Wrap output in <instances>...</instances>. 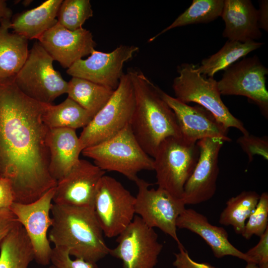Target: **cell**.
<instances>
[{
	"label": "cell",
	"mask_w": 268,
	"mask_h": 268,
	"mask_svg": "<svg viewBox=\"0 0 268 268\" xmlns=\"http://www.w3.org/2000/svg\"><path fill=\"white\" fill-rule=\"evenodd\" d=\"M14 79L0 80V176L11 181L15 201L30 203L56 187L49 170L47 104L25 95Z\"/></svg>",
	"instance_id": "6da1fadb"
},
{
	"label": "cell",
	"mask_w": 268,
	"mask_h": 268,
	"mask_svg": "<svg viewBox=\"0 0 268 268\" xmlns=\"http://www.w3.org/2000/svg\"><path fill=\"white\" fill-rule=\"evenodd\" d=\"M135 94V107L130 126L138 143L154 157L160 144L171 136H182L176 115L162 98L159 87L139 68L131 67Z\"/></svg>",
	"instance_id": "7a4b0ae2"
},
{
	"label": "cell",
	"mask_w": 268,
	"mask_h": 268,
	"mask_svg": "<svg viewBox=\"0 0 268 268\" xmlns=\"http://www.w3.org/2000/svg\"><path fill=\"white\" fill-rule=\"evenodd\" d=\"M51 212L53 224L48 238L54 247L94 264L109 254L94 207L53 203Z\"/></svg>",
	"instance_id": "3957f363"
},
{
	"label": "cell",
	"mask_w": 268,
	"mask_h": 268,
	"mask_svg": "<svg viewBox=\"0 0 268 268\" xmlns=\"http://www.w3.org/2000/svg\"><path fill=\"white\" fill-rule=\"evenodd\" d=\"M103 171L119 172L134 181L142 170H153V158L143 150L130 125L112 137L81 151Z\"/></svg>",
	"instance_id": "277c9868"
},
{
	"label": "cell",
	"mask_w": 268,
	"mask_h": 268,
	"mask_svg": "<svg viewBox=\"0 0 268 268\" xmlns=\"http://www.w3.org/2000/svg\"><path fill=\"white\" fill-rule=\"evenodd\" d=\"M199 154L197 142L182 136L164 139L153 157L158 188L181 199L185 185L196 167Z\"/></svg>",
	"instance_id": "5b68a950"
},
{
	"label": "cell",
	"mask_w": 268,
	"mask_h": 268,
	"mask_svg": "<svg viewBox=\"0 0 268 268\" xmlns=\"http://www.w3.org/2000/svg\"><path fill=\"white\" fill-rule=\"evenodd\" d=\"M193 64L178 66L179 75L173 80L172 88L175 98L185 103H196L210 112L225 127L234 128L243 134L249 133L243 123L234 116L224 104L213 77L202 75Z\"/></svg>",
	"instance_id": "8992f818"
},
{
	"label": "cell",
	"mask_w": 268,
	"mask_h": 268,
	"mask_svg": "<svg viewBox=\"0 0 268 268\" xmlns=\"http://www.w3.org/2000/svg\"><path fill=\"white\" fill-rule=\"evenodd\" d=\"M134 107V88L127 72L106 104L83 128L79 137L82 151L112 137L130 124Z\"/></svg>",
	"instance_id": "52a82bcc"
},
{
	"label": "cell",
	"mask_w": 268,
	"mask_h": 268,
	"mask_svg": "<svg viewBox=\"0 0 268 268\" xmlns=\"http://www.w3.org/2000/svg\"><path fill=\"white\" fill-rule=\"evenodd\" d=\"M53 59L39 42L33 45L23 66L14 78L17 87L28 97L45 104L67 93L68 82L53 67Z\"/></svg>",
	"instance_id": "ba28073f"
},
{
	"label": "cell",
	"mask_w": 268,
	"mask_h": 268,
	"mask_svg": "<svg viewBox=\"0 0 268 268\" xmlns=\"http://www.w3.org/2000/svg\"><path fill=\"white\" fill-rule=\"evenodd\" d=\"M135 197L115 178L104 175L96 191L94 209L103 234L118 236L135 216Z\"/></svg>",
	"instance_id": "9c48e42d"
},
{
	"label": "cell",
	"mask_w": 268,
	"mask_h": 268,
	"mask_svg": "<svg viewBox=\"0 0 268 268\" xmlns=\"http://www.w3.org/2000/svg\"><path fill=\"white\" fill-rule=\"evenodd\" d=\"M135 212L149 227L157 228L173 238L178 248L184 247L177 236V220L186 208L181 199L158 188L149 189L150 184L137 177Z\"/></svg>",
	"instance_id": "30bf717a"
},
{
	"label": "cell",
	"mask_w": 268,
	"mask_h": 268,
	"mask_svg": "<svg viewBox=\"0 0 268 268\" xmlns=\"http://www.w3.org/2000/svg\"><path fill=\"white\" fill-rule=\"evenodd\" d=\"M268 69L255 55L232 64L224 70L217 82L222 95L246 97L259 107L262 115L268 118V91L266 88Z\"/></svg>",
	"instance_id": "8fae6325"
},
{
	"label": "cell",
	"mask_w": 268,
	"mask_h": 268,
	"mask_svg": "<svg viewBox=\"0 0 268 268\" xmlns=\"http://www.w3.org/2000/svg\"><path fill=\"white\" fill-rule=\"evenodd\" d=\"M118 244L109 254L121 260L124 268H154L163 246L153 228L135 215L118 236Z\"/></svg>",
	"instance_id": "7c38bea8"
},
{
	"label": "cell",
	"mask_w": 268,
	"mask_h": 268,
	"mask_svg": "<svg viewBox=\"0 0 268 268\" xmlns=\"http://www.w3.org/2000/svg\"><path fill=\"white\" fill-rule=\"evenodd\" d=\"M55 189L52 188L30 203L14 202L9 208L25 230L33 247L34 260L42 266L51 263L53 248L47 234L53 224L50 213Z\"/></svg>",
	"instance_id": "4fadbf2b"
},
{
	"label": "cell",
	"mask_w": 268,
	"mask_h": 268,
	"mask_svg": "<svg viewBox=\"0 0 268 268\" xmlns=\"http://www.w3.org/2000/svg\"><path fill=\"white\" fill-rule=\"evenodd\" d=\"M139 48L134 45H121L109 53L95 49L85 60L80 59L67 70L72 77L84 79L115 90L124 72V64Z\"/></svg>",
	"instance_id": "5bb4252c"
},
{
	"label": "cell",
	"mask_w": 268,
	"mask_h": 268,
	"mask_svg": "<svg viewBox=\"0 0 268 268\" xmlns=\"http://www.w3.org/2000/svg\"><path fill=\"white\" fill-rule=\"evenodd\" d=\"M224 142L218 138H205L197 142L199 157L181 198L185 205L205 202L214 195L219 174L218 156Z\"/></svg>",
	"instance_id": "9a60e30c"
},
{
	"label": "cell",
	"mask_w": 268,
	"mask_h": 268,
	"mask_svg": "<svg viewBox=\"0 0 268 268\" xmlns=\"http://www.w3.org/2000/svg\"><path fill=\"white\" fill-rule=\"evenodd\" d=\"M105 173L94 164L79 159L66 176L57 182L54 203L94 207L97 187Z\"/></svg>",
	"instance_id": "2e32d148"
},
{
	"label": "cell",
	"mask_w": 268,
	"mask_h": 268,
	"mask_svg": "<svg viewBox=\"0 0 268 268\" xmlns=\"http://www.w3.org/2000/svg\"><path fill=\"white\" fill-rule=\"evenodd\" d=\"M159 92L174 112L184 138L193 142L205 138H218L225 142L231 141L228 135V129L208 110L200 105L191 106L183 103L160 88Z\"/></svg>",
	"instance_id": "e0dca14e"
},
{
	"label": "cell",
	"mask_w": 268,
	"mask_h": 268,
	"mask_svg": "<svg viewBox=\"0 0 268 268\" xmlns=\"http://www.w3.org/2000/svg\"><path fill=\"white\" fill-rule=\"evenodd\" d=\"M38 40L54 61L67 68L90 54L96 45L89 30L83 27L69 30L58 22L41 35Z\"/></svg>",
	"instance_id": "ac0fdd59"
},
{
	"label": "cell",
	"mask_w": 268,
	"mask_h": 268,
	"mask_svg": "<svg viewBox=\"0 0 268 268\" xmlns=\"http://www.w3.org/2000/svg\"><path fill=\"white\" fill-rule=\"evenodd\" d=\"M176 225L177 228L185 229L200 236L216 258L231 256L252 263L245 253L230 243L228 233L223 227L211 224L205 215L192 208L184 209L178 217Z\"/></svg>",
	"instance_id": "d6986e66"
},
{
	"label": "cell",
	"mask_w": 268,
	"mask_h": 268,
	"mask_svg": "<svg viewBox=\"0 0 268 268\" xmlns=\"http://www.w3.org/2000/svg\"><path fill=\"white\" fill-rule=\"evenodd\" d=\"M221 17L225 23L222 36L228 40L245 42L262 36L258 9L250 0H224Z\"/></svg>",
	"instance_id": "ffe728a7"
},
{
	"label": "cell",
	"mask_w": 268,
	"mask_h": 268,
	"mask_svg": "<svg viewBox=\"0 0 268 268\" xmlns=\"http://www.w3.org/2000/svg\"><path fill=\"white\" fill-rule=\"evenodd\" d=\"M50 152L49 170L57 182L66 176L78 162L82 151L75 130L50 129L48 136Z\"/></svg>",
	"instance_id": "44dd1931"
},
{
	"label": "cell",
	"mask_w": 268,
	"mask_h": 268,
	"mask_svg": "<svg viewBox=\"0 0 268 268\" xmlns=\"http://www.w3.org/2000/svg\"><path fill=\"white\" fill-rule=\"evenodd\" d=\"M63 0H48L36 7L12 16L10 29L28 40L37 39L55 25Z\"/></svg>",
	"instance_id": "7402d4cb"
},
{
	"label": "cell",
	"mask_w": 268,
	"mask_h": 268,
	"mask_svg": "<svg viewBox=\"0 0 268 268\" xmlns=\"http://www.w3.org/2000/svg\"><path fill=\"white\" fill-rule=\"evenodd\" d=\"M10 22L6 21L0 25V80L13 79L29 55L28 40L9 32Z\"/></svg>",
	"instance_id": "603a6c76"
},
{
	"label": "cell",
	"mask_w": 268,
	"mask_h": 268,
	"mask_svg": "<svg viewBox=\"0 0 268 268\" xmlns=\"http://www.w3.org/2000/svg\"><path fill=\"white\" fill-rule=\"evenodd\" d=\"M34 260L29 238L18 222L0 246V268H28Z\"/></svg>",
	"instance_id": "cb8c5ba5"
},
{
	"label": "cell",
	"mask_w": 268,
	"mask_h": 268,
	"mask_svg": "<svg viewBox=\"0 0 268 268\" xmlns=\"http://www.w3.org/2000/svg\"><path fill=\"white\" fill-rule=\"evenodd\" d=\"M263 45V43L256 41L241 42L227 40L217 53L203 59L196 70L205 77H213L218 71L224 70Z\"/></svg>",
	"instance_id": "d4e9b609"
},
{
	"label": "cell",
	"mask_w": 268,
	"mask_h": 268,
	"mask_svg": "<svg viewBox=\"0 0 268 268\" xmlns=\"http://www.w3.org/2000/svg\"><path fill=\"white\" fill-rule=\"evenodd\" d=\"M114 90L87 80L72 77L67 94L93 117L106 104Z\"/></svg>",
	"instance_id": "484cf974"
},
{
	"label": "cell",
	"mask_w": 268,
	"mask_h": 268,
	"mask_svg": "<svg viewBox=\"0 0 268 268\" xmlns=\"http://www.w3.org/2000/svg\"><path fill=\"white\" fill-rule=\"evenodd\" d=\"M92 119L84 109L68 97L58 105L47 104L43 115V121L49 129L75 130L85 127Z\"/></svg>",
	"instance_id": "4316f807"
},
{
	"label": "cell",
	"mask_w": 268,
	"mask_h": 268,
	"mask_svg": "<svg viewBox=\"0 0 268 268\" xmlns=\"http://www.w3.org/2000/svg\"><path fill=\"white\" fill-rule=\"evenodd\" d=\"M260 197L255 191H244L230 198L220 213L219 223L231 226L236 234L242 235L246 220L254 210Z\"/></svg>",
	"instance_id": "83f0119b"
},
{
	"label": "cell",
	"mask_w": 268,
	"mask_h": 268,
	"mask_svg": "<svg viewBox=\"0 0 268 268\" xmlns=\"http://www.w3.org/2000/svg\"><path fill=\"white\" fill-rule=\"evenodd\" d=\"M224 0H193L190 6L169 26L149 39L151 42L167 31L176 27L211 22L221 16Z\"/></svg>",
	"instance_id": "f1b7e54d"
},
{
	"label": "cell",
	"mask_w": 268,
	"mask_h": 268,
	"mask_svg": "<svg viewBox=\"0 0 268 268\" xmlns=\"http://www.w3.org/2000/svg\"><path fill=\"white\" fill-rule=\"evenodd\" d=\"M93 15L89 0H65L59 9L57 20L65 28L73 31L82 28Z\"/></svg>",
	"instance_id": "f546056e"
},
{
	"label": "cell",
	"mask_w": 268,
	"mask_h": 268,
	"mask_svg": "<svg viewBox=\"0 0 268 268\" xmlns=\"http://www.w3.org/2000/svg\"><path fill=\"white\" fill-rule=\"evenodd\" d=\"M246 222L241 235L246 240L253 235L260 237L268 228V194L264 192L260 195L258 202Z\"/></svg>",
	"instance_id": "4dcf8cb0"
},
{
	"label": "cell",
	"mask_w": 268,
	"mask_h": 268,
	"mask_svg": "<svg viewBox=\"0 0 268 268\" xmlns=\"http://www.w3.org/2000/svg\"><path fill=\"white\" fill-rule=\"evenodd\" d=\"M236 141L247 155L249 162H251L256 155L268 159V136H258L248 133L240 136Z\"/></svg>",
	"instance_id": "1f68e13d"
},
{
	"label": "cell",
	"mask_w": 268,
	"mask_h": 268,
	"mask_svg": "<svg viewBox=\"0 0 268 268\" xmlns=\"http://www.w3.org/2000/svg\"><path fill=\"white\" fill-rule=\"evenodd\" d=\"M51 263L56 268H98L96 264L82 259L72 260L67 250L58 247L52 249Z\"/></svg>",
	"instance_id": "d6a6232c"
},
{
	"label": "cell",
	"mask_w": 268,
	"mask_h": 268,
	"mask_svg": "<svg viewBox=\"0 0 268 268\" xmlns=\"http://www.w3.org/2000/svg\"><path fill=\"white\" fill-rule=\"evenodd\" d=\"M260 237L258 243L245 253L258 266L268 264V228Z\"/></svg>",
	"instance_id": "836d02e7"
},
{
	"label": "cell",
	"mask_w": 268,
	"mask_h": 268,
	"mask_svg": "<svg viewBox=\"0 0 268 268\" xmlns=\"http://www.w3.org/2000/svg\"><path fill=\"white\" fill-rule=\"evenodd\" d=\"M179 252L175 253L173 265L175 268H218L206 262L199 263L194 261L184 247L179 248Z\"/></svg>",
	"instance_id": "e575fe53"
},
{
	"label": "cell",
	"mask_w": 268,
	"mask_h": 268,
	"mask_svg": "<svg viewBox=\"0 0 268 268\" xmlns=\"http://www.w3.org/2000/svg\"><path fill=\"white\" fill-rule=\"evenodd\" d=\"M14 201V193L11 181L0 176V210L9 208Z\"/></svg>",
	"instance_id": "d590c367"
},
{
	"label": "cell",
	"mask_w": 268,
	"mask_h": 268,
	"mask_svg": "<svg viewBox=\"0 0 268 268\" xmlns=\"http://www.w3.org/2000/svg\"><path fill=\"white\" fill-rule=\"evenodd\" d=\"M18 222L16 216L9 208L0 210V246Z\"/></svg>",
	"instance_id": "8d00e7d4"
},
{
	"label": "cell",
	"mask_w": 268,
	"mask_h": 268,
	"mask_svg": "<svg viewBox=\"0 0 268 268\" xmlns=\"http://www.w3.org/2000/svg\"><path fill=\"white\" fill-rule=\"evenodd\" d=\"M258 24L260 29L268 31V0L259 1V8L258 9Z\"/></svg>",
	"instance_id": "74e56055"
},
{
	"label": "cell",
	"mask_w": 268,
	"mask_h": 268,
	"mask_svg": "<svg viewBox=\"0 0 268 268\" xmlns=\"http://www.w3.org/2000/svg\"><path fill=\"white\" fill-rule=\"evenodd\" d=\"M12 17V11L7 6L6 1L0 0V25L6 21H10Z\"/></svg>",
	"instance_id": "f35d334b"
},
{
	"label": "cell",
	"mask_w": 268,
	"mask_h": 268,
	"mask_svg": "<svg viewBox=\"0 0 268 268\" xmlns=\"http://www.w3.org/2000/svg\"><path fill=\"white\" fill-rule=\"evenodd\" d=\"M245 268H259V266L253 263H247Z\"/></svg>",
	"instance_id": "ab89813d"
},
{
	"label": "cell",
	"mask_w": 268,
	"mask_h": 268,
	"mask_svg": "<svg viewBox=\"0 0 268 268\" xmlns=\"http://www.w3.org/2000/svg\"><path fill=\"white\" fill-rule=\"evenodd\" d=\"M259 268H268V264L259 266Z\"/></svg>",
	"instance_id": "60d3db41"
},
{
	"label": "cell",
	"mask_w": 268,
	"mask_h": 268,
	"mask_svg": "<svg viewBox=\"0 0 268 268\" xmlns=\"http://www.w3.org/2000/svg\"><path fill=\"white\" fill-rule=\"evenodd\" d=\"M49 268H56L54 266H53V265L51 266Z\"/></svg>",
	"instance_id": "b9f144b4"
}]
</instances>
